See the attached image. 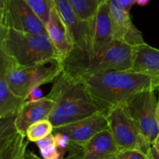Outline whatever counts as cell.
Returning <instances> with one entry per match:
<instances>
[{"label":"cell","instance_id":"1","mask_svg":"<svg viewBox=\"0 0 159 159\" xmlns=\"http://www.w3.org/2000/svg\"><path fill=\"white\" fill-rule=\"evenodd\" d=\"M96 105L107 114L147 90H158L151 76L133 71H113L80 78Z\"/></svg>","mask_w":159,"mask_h":159},{"label":"cell","instance_id":"2","mask_svg":"<svg viewBox=\"0 0 159 159\" xmlns=\"http://www.w3.org/2000/svg\"><path fill=\"white\" fill-rule=\"evenodd\" d=\"M47 96L54 102L49 116L54 128L104 113L93 100L82 79L64 71L53 82Z\"/></svg>","mask_w":159,"mask_h":159},{"label":"cell","instance_id":"3","mask_svg":"<svg viewBox=\"0 0 159 159\" xmlns=\"http://www.w3.org/2000/svg\"><path fill=\"white\" fill-rule=\"evenodd\" d=\"M135 47L113 40L97 51L74 48L62 61L63 71L75 77L113 71H129L134 59Z\"/></svg>","mask_w":159,"mask_h":159},{"label":"cell","instance_id":"4","mask_svg":"<svg viewBox=\"0 0 159 159\" xmlns=\"http://www.w3.org/2000/svg\"><path fill=\"white\" fill-rule=\"evenodd\" d=\"M0 54L20 67L61 60L47 33L34 34L12 29L0 28Z\"/></svg>","mask_w":159,"mask_h":159},{"label":"cell","instance_id":"5","mask_svg":"<svg viewBox=\"0 0 159 159\" xmlns=\"http://www.w3.org/2000/svg\"><path fill=\"white\" fill-rule=\"evenodd\" d=\"M62 71V61L58 58L33 66L20 67L0 54V76L4 78L14 94L26 101L33 89L54 82Z\"/></svg>","mask_w":159,"mask_h":159},{"label":"cell","instance_id":"6","mask_svg":"<svg viewBox=\"0 0 159 159\" xmlns=\"http://www.w3.org/2000/svg\"><path fill=\"white\" fill-rule=\"evenodd\" d=\"M124 106L143 138L152 145L159 138L157 119L158 99L155 90L141 92L132 97Z\"/></svg>","mask_w":159,"mask_h":159},{"label":"cell","instance_id":"7","mask_svg":"<svg viewBox=\"0 0 159 159\" xmlns=\"http://www.w3.org/2000/svg\"><path fill=\"white\" fill-rule=\"evenodd\" d=\"M109 130L122 150H138L147 154L151 146L143 138L125 106L112 109L107 113Z\"/></svg>","mask_w":159,"mask_h":159},{"label":"cell","instance_id":"8","mask_svg":"<svg viewBox=\"0 0 159 159\" xmlns=\"http://www.w3.org/2000/svg\"><path fill=\"white\" fill-rule=\"evenodd\" d=\"M0 28L34 34H46L45 24L25 0H9L0 10Z\"/></svg>","mask_w":159,"mask_h":159},{"label":"cell","instance_id":"9","mask_svg":"<svg viewBox=\"0 0 159 159\" xmlns=\"http://www.w3.org/2000/svg\"><path fill=\"white\" fill-rule=\"evenodd\" d=\"M54 2L56 9L68 30L74 48L87 52L91 51L93 21L81 20L68 0H54Z\"/></svg>","mask_w":159,"mask_h":159},{"label":"cell","instance_id":"10","mask_svg":"<svg viewBox=\"0 0 159 159\" xmlns=\"http://www.w3.org/2000/svg\"><path fill=\"white\" fill-rule=\"evenodd\" d=\"M109 129L105 113H99L81 120L54 127L53 132H59L69 139L71 144L83 148L95 135Z\"/></svg>","mask_w":159,"mask_h":159},{"label":"cell","instance_id":"11","mask_svg":"<svg viewBox=\"0 0 159 159\" xmlns=\"http://www.w3.org/2000/svg\"><path fill=\"white\" fill-rule=\"evenodd\" d=\"M15 118H0V159H25L29 141L17 131Z\"/></svg>","mask_w":159,"mask_h":159},{"label":"cell","instance_id":"12","mask_svg":"<svg viewBox=\"0 0 159 159\" xmlns=\"http://www.w3.org/2000/svg\"><path fill=\"white\" fill-rule=\"evenodd\" d=\"M110 15L113 23V40H119L133 47L146 43L143 34L135 26L130 12L124 10L117 0H110Z\"/></svg>","mask_w":159,"mask_h":159},{"label":"cell","instance_id":"13","mask_svg":"<svg viewBox=\"0 0 159 159\" xmlns=\"http://www.w3.org/2000/svg\"><path fill=\"white\" fill-rule=\"evenodd\" d=\"M54 106V101L48 96L37 101H26L16 116L15 126L17 131L26 136L30 126L38 121L49 120Z\"/></svg>","mask_w":159,"mask_h":159},{"label":"cell","instance_id":"14","mask_svg":"<svg viewBox=\"0 0 159 159\" xmlns=\"http://www.w3.org/2000/svg\"><path fill=\"white\" fill-rule=\"evenodd\" d=\"M110 0H104L97 9L92 26V49L97 51L113 40V23L110 15Z\"/></svg>","mask_w":159,"mask_h":159},{"label":"cell","instance_id":"15","mask_svg":"<svg viewBox=\"0 0 159 159\" xmlns=\"http://www.w3.org/2000/svg\"><path fill=\"white\" fill-rule=\"evenodd\" d=\"M47 34L49 36L57 54L63 61L74 49L71 37L65 23L62 21L55 6L50 15L49 20L45 24Z\"/></svg>","mask_w":159,"mask_h":159},{"label":"cell","instance_id":"16","mask_svg":"<svg viewBox=\"0 0 159 159\" xmlns=\"http://www.w3.org/2000/svg\"><path fill=\"white\" fill-rule=\"evenodd\" d=\"M82 150L84 159L116 158L121 151L109 129L95 135Z\"/></svg>","mask_w":159,"mask_h":159},{"label":"cell","instance_id":"17","mask_svg":"<svg viewBox=\"0 0 159 159\" xmlns=\"http://www.w3.org/2000/svg\"><path fill=\"white\" fill-rule=\"evenodd\" d=\"M130 71L151 76L159 89V49L144 43L135 47L134 59Z\"/></svg>","mask_w":159,"mask_h":159},{"label":"cell","instance_id":"18","mask_svg":"<svg viewBox=\"0 0 159 159\" xmlns=\"http://www.w3.org/2000/svg\"><path fill=\"white\" fill-rule=\"evenodd\" d=\"M25 102L12 93L4 78L0 76V118L16 116Z\"/></svg>","mask_w":159,"mask_h":159},{"label":"cell","instance_id":"19","mask_svg":"<svg viewBox=\"0 0 159 159\" xmlns=\"http://www.w3.org/2000/svg\"><path fill=\"white\" fill-rule=\"evenodd\" d=\"M78 16L85 21H93L99 5L104 0H68Z\"/></svg>","mask_w":159,"mask_h":159},{"label":"cell","instance_id":"20","mask_svg":"<svg viewBox=\"0 0 159 159\" xmlns=\"http://www.w3.org/2000/svg\"><path fill=\"white\" fill-rule=\"evenodd\" d=\"M53 131L54 126L51 121L49 120H43L30 126L26 130V139L36 143L52 134Z\"/></svg>","mask_w":159,"mask_h":159},{"label":"cell","instance_id":"21","mask_svg":"<svg viewBox=\"0 0 159 159\" xmlns=\"http://www.w3.org/2000/svg\"><path fill=\"white\" fill-rule=\"evenodd\" d=\"M36 144L40 150L43 159H62L61 152L56 145L54 134H51L46 138L37 141Z\"/></svg>","mask_w":159,"mask_h":159},{"label":"cell","instance_id":"22","mask_svg":"<svg viewBox=\"0 0 159 159\" xmlns=\"http://www.w3.org/2000/svg\"><path fill=\"white\" fill-rule=\"evenodd\" d=\"M44 24L48 22L54 7V0H25Z\"/></svg>","mask_w":159,"mask_h":159},{"label":"cell","instance_id":"23","mask_svg":"<svg viewBox=\"0 0 159 159\" xmlns=\"http://www.w3.org/2000/svg\"><path fill=\"white\" fill-rule=\"evenodd\" d=\"M25 159H43L37 156L34 152L27 151L26 153ZM62 159H84L83 150L82 148L71 144V148L68 152V155Z\"/></svg>","mask_w":159,"mask_h":159},{"label":"cell","instance_id":"24","mask_svg":"<svg viewBox=\"0 0 159 159\" xmlns=\"http://www.w3.org/2000/svg\"><path fill=\"white\" fill-rule=\"evenodd\" d=\"M54 135V139H55L56 145L58 148L59 152H61L62 156L65 158V155L66 153H68L71 148V142L67 136L59 132H53Z\"/></svg>","mask_w":159,"mask_h":159},{"label":"cell","instance_id":"25","mask_svg":"<svg viewBox=\"0 0 159 159\" xmlns=\"http://www.w3.org/2000/svg\"><path fill=\"white\" fill-rule=\"evenodd\" d=\"M117 159H148L147 154L138 150H122Z\"/></svg>","mask_w":159,"mask_h":159},{"label":"cell","instance_id":"26","mask_svg":"<svg viewBox=\"0 0 159 159\" xmlns=\"http://www.w3.org/2000/svg\"><path fill=\"white\" fill-rule=\"evenodd\" d=\"M42 98L43 96H42L41 89L40 88H36L31 91L26 101H37Z\"/></svg>","mask_w":159,"mask_h":159},{"label":"cell","instance_id":"27","mask_svg":"<svg viewBox=\"0 0 159 159\" xmlns=\"http://www.w3.org/2000/svg\"><path fill=\"white\" fill-rule=\"evenodd\" d=\"M121 7L127 12H130L132 6L136 3V0H117Z\"/></svg>","mask_w":159,"mask_h":159},{"label":"cell","instance_id":"28","mask_svg":"<svg viewBox=\"0 0 159 159\" xmlns=\"http://www.w3.org/2000/svg\"><path fill=\"white\" fill-rule=\"evenodd\" d=\"M148 159H159V151L152 144L147 153Z\"/></svg>","mask_w":159,"mask_h":159},{"label":"cell","instance_id":"29","mask_svg":"<svg viewBox=\"0 0 159 159\" xmlns=\"http://www.w3.org/2000/svg\"><path fill=\"white\" fill-rule=\"evenodd\" d=\"M150 0H137L136 3L140 6H145L149 3Z\"/></svg>","mask_w":159,"mask_h":159},{"label":"cell","instance_id":"30","mask_svg":"<svg viewBox=\"0 0 159 159\" xmlns=\"http://www.w3.org/2000/svg\"><path fill=\"white\" fill-rule=\"evenodd\" d=\"M8 1H9V0H0V10L2 9L3 8L6 6Z\"/></svg>","mask_w":159,"mask_h":159},{"label":"cell","instance_id":"31","mask_svg":"<svg viewBox=\"0 0 159 159\" xmlns=\"http://www.w3.org/2000/svg\"><path fill=\"white\" fill-rule=\"evenodd\" d=\"M157 119H158V123L159 125V99L158 100V107H157Z\"/></svg>","mask_w":159,"mask_h":159},{"label":"cell","instance_id":"32","mask_svg":"<svg viewBox=\"0 0 159 159\" xmlns=\"http://www.w3.org/2000/svg\"><path fill=\"white\" fill-rule=\"evenodd\" d=\"M153 145H155V147L157 148V149L159 151V138L155 141V143L153 144Z\"/></svg>","mask_w":159,"mask_h":159},{"label":"cell","instance_id":"33","mask_svg":"<svg viewBox=\"0 0 159 159\" xmlns=\"http://www.w3.org/2000/svg\"><path fill=\"white\" fill-rule=\"evenodd\" d=\"M113 159H117V158H113Z\"/></svg>","mask_w":159,"mask_h":159}]
</instances>
